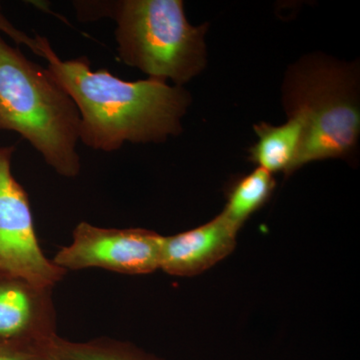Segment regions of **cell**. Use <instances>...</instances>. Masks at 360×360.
I'll return each mask as SVG.
<instances>
[{
	"label": "cell",
	"mask_w": 360,
	"mask_h": 360,
	"mask_svg": "<svg viewBox=\"0 0 360 360\" xmlns=\"http://www.w3.org/2000/svg\"><path fill=\"white\" fill-rule=\"evenodd\" d=\"M32 360H68L59 356V355L54 354L51 352V348L49 349L42 350V352H37Z\"/></svg>",
	"instance_id": "obj_14"
},
{
	"label": "cell",
	"mask_w": 360,
	"mask_h": 360,
	"mask_svg": "<svg viewBox=\"0 0 360 360\" xmlns=\"http://www.w3.org/2000/svg\"><path fill=\"white\" fill-rule=\"evenodd\" d=\"M239 229L221 212L191 231L163 236L160 269L180 277L202 274L234 250Z\"/></svg>",
	"instance_id": "obj_8"
},
{
	"label": "cell",
	"mask_w": 360,
	"mask_h": 360,
	"mask_svg": "<svg viewBox=\"0 0 360 360\" xmlns=\"http://www.w3.org/2000/svg\"><path fill=\"white\" fill-rule=\"evenodd\" d=\"M16 148L0 146V276L53 288L68 271L40 248L30 198L13 174Z\"/></svg>",
	"instance_id": "obj_5"
},
{
	"label": "cell",
	"mask_w": 360,
	"mask_h": 360,
	"mask_svg": "<svg viewBox=\"0 0 360 360\" xmlns=\"http://www.w3.org/2000/svg\"><path fill=\"white\" fill-rule=\"evenodd\" d=\"M40 352L30 345L0 340V360H32Z\"/></svg>",
	"instance_id": "obj_13"
},
{
	"label": "cell",
	"mask_w": 360,
	"mask_h": 360,
	"mask_svg": "<svg viewBox=\"0 0 360 360\" xmlns=\"http://www.w3.org/2000/svg\"><path fill=\"white\" fill-rule=\"evenodd\" d=\"M0 33L8 37L15 44L25 45L35 56L42 58L37 37H30L27 33L16 27V26L4 15L1 4H0Z\"/></svg>",
	"instance_id": "obj_12"
},
{
	"label": "cell",
	"mask_w": 360,
	"mask_h": 360,
	"mask_svg": "<svg viewBox=\"0 0 360 360\" xmlns=\"http://www.w3.org/2000/svg\"><path fill=\"white\" fill-rule=\"evenodd\" d=\"M52 290L20 277L0 276V340L51 348L58 336Z\"/></svg>",
	"instance_id": "obj_7"
},
{
	"label": "cell",
	"mask_w": 360,
	"mask_h": 360,
	"mask_svg": "<svg viewBox=\"0 0 360 360\" xmlns=\"http://www.w3.org/2000/svg\"><path fill=\"white\" fill-rule=\"evenodd\" d=\"M162 236L146 229H108L79 222L72 241L54 255L60 269H101L117 274H148L160 269Z\"/></svg>",
	"instance_id": "obj_6"
},
{
	"label": "cell",
	"mask_w": 360,
	"mask_h": 360,
	"mask_svg": "<svg viewBox=\"0 0 360 360\" xmlns=\"http://www.w3.org/2000/svg\"><path fill=\"white\" fill-rule=\"evenodd\" d=\"M51 350L68 360H162L132 343L110 338L71 341L58 336Z\"/></svg>",
	"instance_id": "obj_11"
},
{
	"label": "cell",
	"mask_w": 360,
	"mask_h": 360,
	"mask_svg": "<svg viewBox=\"0 0 360 360\" xmlns=\"http://www.w3.org/2000/svg\"><path fill=\"white\" fill-rule=\"evenodd\" d=\"M276 188V180L271 174L257 167L243 179L236 180L227 194L224 212L240 229L253 213L269 201Z\"/></svg>",
	"instance_id": "obj_10"
},
{
	"label": "cell",
	"mask_w": 360,
	"mask_h": 360,
	"mask_svg": "<svg viewBox=\"0 0 360 360\" xmlns=\"http://www.w3.org/2000/svg\"><path fill=\"white\" fill-rule=\"evenodd\" d=\"M283 94L288 117L303 123L293 172L312 161L354 153L360 134L359 68L319 54L305 56L286 73Z\"/></svg>",
	"instance_id": "obj_3"
},
{
	"label": "cell",
	"mask_w": 360,
	"mask_h": 360,
	"mask_svg": "<svg viewBox=\"0 0 360 360\" xmlns=\"http://www.w3.org/2000/svg\"><path fill=\"white\" fill-rule=\"evenodd\" d=\"M79 127L70 94L0 33V131L20 134L56 174L75 179L82 172Z\"/></svg>",
	"instance_id": "obj_2"
},
{
	"label": "cell",
	"mask_w": 360,
	"mask_h": 360,
	"mask_svg": "<svg viewBox=\"0 0 360 360\" xmlns=\"http://www.w3.org/2000/svg\"><path fill=\"white\" fill-rule=\"evenodd\" d=\"M46 68L77 105L79 142L115 153L125 143H162L182 131L191 103L184 86L156 78L127 82L106 68L92 70L89 59H61L49 39L37 35Z\"/></svg>",
	"instance_id": "obj_1"
},
{
	"label": "cell",
	"mask_w": 360,
	"mask_h": 360,
	"mask_svg": "<svg viewBox=\"0 0 360 360\" xmlns=\"http://www.w3.org/2000/svg\"><path fill=\"white\" fill-rule=\"evenodd\" d=\"M103 18L115 22L120 61L148 78L184 86L205 68L207 25H191L181 0H103Z\"/></svg>",
	"instance_id": "obj_4"
},
{
	"label": "cell",
	"mask_w": 360,
	"mask_h": 360,
	"mask_svg": "<svg viewBox=\"0 0 360 360\" xmlns=\"http://www.w3.org/2000/svg\"><path fill=\"white\" fill-rule=\"evenodd\" d=\"M257 141L250 149V160L269 174H293L303 135V123L295 116L283 125L260 122L253 127Z\"/></svg>",
	"instance_id": "obj_9"
}]
</instances>
